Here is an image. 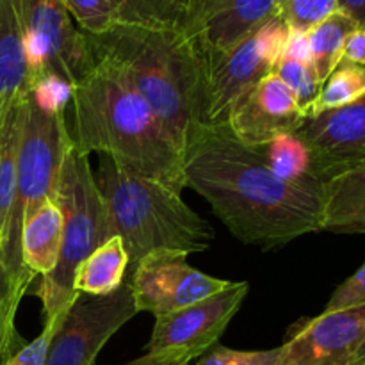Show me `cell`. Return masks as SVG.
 I'll list each match as a JSON object with an SVG mask.
<instances>
[{"instance_id": "obj_10", "label": "cell", "mask_w": 365, "mask_h": 365, "mask_svg": "<svg viewBox=\"0 0 365 365\" xmlns=\"http://www.w3.org/2000/svg\"><path fill=\"white\" fill-rule=\"evenodd\" d=\"M135 314L128 280L113 294H78L53 330L45 365H95L103 346Z\"/></svg>"}, {"instance_id": "obj_18", "label": "cell", "mask_w": 365, "mask_h": 365, "mask_svg": "<svg viewBox=\"0 0 365 365\" xmlns=\"http://www.w3.org/2000/svg\"><path fill=\"white\" fill-rule=\"evenodd\" d=\"M63 212L56 198H48L24 221L21 260L32 277H46L53 271L63 246Z\"/></svg>"}, {"instance_id": "obj_17", "label": "cell", "mask_w": 365, "mask_h": 365, "mask_svg": "<svg viewBox=\"0 0 365 365\" xmlns=\"http://www.w3.org/2000/svg\"><path fill=\"white\" fill-rule=\"evenodd\" d=\"M321 230L365 234V160L324 182Z\"/></svg>"}, {"instance_id": "obj_25", "label": "cell", "mask_w": 365, "mask_h": 365, "mask_svg": "<svg viewBox=\"0 0 365 365\" xmlns=\"http://www.w3.org/2000/svg\"><path fill=\"white\" fill-rule=\"evenodd\" d=\"M274 73L280 75L282 81L287 84V88L291 89V93L294 95L298 106L302 107L303 113L309 118L314 102H316L317 96H319L321 86H323V82L317 78V73L316 70H314L312 63L296 59V57L284 52L280 56V59H278Z\"/></svg>"}, {"instance_id": "obj_36", "label": "cell", "mask_w": 365, "mask_h": 365, "mask_svg": "<svg viewBox=\"0 0 365 365\" xmlns=\"http://www.w3.org/2000/svg\"><path fill=\"white\" fill-rule=\"evenodd\" d=\"M351 365H365V327L362 331V337H360L359 348H356L355 356H353Z\"/></svg>"}, {"instance_id": "obj_30", "label": "cell", "mask_w": 365, "mask_h": 365, "mask_svg": "<svg viewBox=\"0 0 365 365\" xmlns=\"http://www.w3.org/2000/svg\"><path fill=\"white\" fill-rule=\"evenodd\" d=\"M20 303H6L0 305V365H6L7 360L25 344L18 335L14 319Z\"/></svg>"}, {"instance_id": "obj_11", "label": "cell", "mask_w": 365, "mask_h": 365, "mask_svg": "<svg viewBox=\"0 0 365 365\" xmlns=\"http://www.w3.org/2000/svg\"><path fill=\"white\" fill-rule=\"evenodd\" d=\"M130 287L135 310L153 317L177 312L223 291L230 282L202 273L187 262V253L157 250L132 267Z\"/></svg>"}, {"instance_id": "obj_4", "label": "cell", "mask_w": 365, "mask_h": 365, "mask_svg": "<svg viewBox=\"0 0 365 365\" xmlns=\"http://www.w3.org/2000/svg\"><path fill=\"white\" fill-rule=\"evenodd\" d=\"M95 180L114 235L123 242L132 267L157 250L191 255L207 252L212 245L210 225L177 189L127 173L107 155H100Z\"/></svg>"}, {"instance_id": "obj_33", "label": "cell", "mask_w": 365, "mask_h": 365, "mask_svg": "<svg viewBox=\"0 0 365 365\" xmlns=\"http://www.w3.org/2000/svg\"><path fill=\"white\" fill-rule=\"evenodd\" d=\"M339 11L348 14L360 29H365V0H339Z\"/></svg>"}, {"instance_id": "obj_31", "label": "cell", "mask_w": 365, "mask_h": 365, "mask_svg": "<svg viewBox=\"0 0 365 365\" xmlns=\"http://www.w3.org/2000/svg\"><path fill=\"white\" fill-rule=\"evenodd\" d=\"M56 324H45L41 334L29 344H24L6 365H45L46 353H48L50 339H52Z\"/></svg>"}, {"instance_id": "obj_15", "label": "cell", "mask_w": 365, "mask_h": 365, "mask_svg": "<svg viewBox=\"0 0 365 365\" xmlns=\"http://www.w3.org/2000/svg\"><path fill=\"white\" fill-rule=\"evenodd\" d=\"M305 120L291 89L273 71L239 100L225 125L242 145L260 148L284 132H296Z\"/></svg>"}, {"instance_id": "obj_8", "label": "cell", "mask_w": 365, "mask_h": 365, "mask_svg": "<svg viewBox=\"0 0 365 365\" xmlns=\"http://www.w3.org/2000/svg\"><path fill=\"white\" fill-rule=\"evenodd\" d=\"M32 86L56 77L73 88L93 68L84 32L63 0H16Z\"/></svg>"}, {"instance_id": "obj_21", "label": "cell", "mask_w": 365, "mask_h": 365, "mask_svg": "<svg viewBox=\"0 0 365 365\" xmlns=\"http://www.w3.org/2000/svg\"><path fill=\"white\" fill-rule=\"evenodd\" d=\"M259 153L277 177L294 185H323L309 146L296 132H284L260 146Z\"/></svg>"}, {"instance_id": "obj_22", "label": "cell", "mask_w": 365, "mask_h": 365, "mask_svg": "<svg viewBox=\"0 0 365 365\" xmlns=\"http://www.w3.org/2000/svg\"><path fill=\"white\" fill-rule=\"evenodd\" d=\"M360 29L348 14L335 11L334 14L307 32L312 66L321 82L327 81L339 66L344 52V43L353 31Z\"/></svg>"}, {"instance_id": "obj_14", "label": "cell", "mask_w": 365, "mask_h": 365, "mask_svg": "<svg viewBox=\"0 0 365 365\" xmlns=\"http://www.w3.org/2000/svg\"><path fill=\"white\" fill-rule=\"evenodd\" d=\"M280 0H189L184 31L205 61L221 56L278 13Z\"/></svg>"}, {"instance_id": "obj_16", "label": "cell", "mask_w": 365, "mask_h": 365, "mask_svg": "<svg viewBox=\"0 0 365 365\" xmlns=\"http://www.w3.org/2000/svg\"><path fill=\"white\" fill-rule=\"evenodd\" d=\"M31 91V89H29ZM29 91L9 95L0 100V260L16 294H27L31 282L24 280L16 269L11 245V228L16 205L18 152H20L21 125Z\"/></svg>"}, {"instance_id": "obj_37", "label": "cell", "mask_w": 365, "mask_h": 365, "mask_svg": "<svg viewBox=\"0 0 365 365\" xmlns=\"http://www.w3.org/2000/svg\"><path fill=\"white\" fill-rule=\"evenodd\" d=\"M0 2H2V0H0Z\"/></svg>"}, {"instance_id": "obj_24", "label": "cell", "mask_w": 365, "mask_h": 365, "mask_svg": "<svg viewBox=\"0 0 365 365\" xmlns=\"http://www.w3.org/2000/svg\"><path fill=\"white\" fill-rule=\"evenodd\" d=\"M189 0H118L121 21L146 27L185 29Z\"/></svg>"}, {"instance_id": "obj_9", "label": "cell", "mask_w": 365, "mask_h": 365, "mask_svg": "<svg viewBox=\"0 0 365 365\" xmlns=\"http://www.w3.org/2000/svg\"><path fill=\"white\" fill-rule=\"evenodd\" d=\"M248 282H230L198 303L155 317L146 353L191 364L217 344L248 296Z\"/></svg>"}, {"instance_id": "obj_32", "label": "cell", "mask_w": 365, "mask_h": 365, "mask_svg": "<svg viewBox=\"0 0 365 365\" xmlns=\"http://www.w3.org/2000/svg\"><path fill=\"white\" fill-rule=\"evenodd\" d=\"M342 61L365 66V29H356L348 36L344 43Z\"/></svg>"}, {"instance_id": "obj_28", "label": "cell", "mask_w": 365, "mask_h": 365, "mask_svg": "<svg viewBox=\"0 0 365 365\" xmlns=\"http://www.w3.org/2000/svg\"><path fill=\"white\" fill-rule=\"evenodd\" d=\"M280 364V348L266 351H241L225 346H214L207 351L196 365H278Z\"/></svg>"}, {"instance_id": "obj_6", "label": "cell", "mask_w": 365, "mask_h": 365, "mask_svg": "<svg viewBox=\"0 0 365 365\" xmlns=\"http://www.w3.org/2000/svg\"><path fill=\"white\" fill-rule=\"evenodd\" d=\"M71 143L73 139L68 130L66 110L41 106L29 91L18 152V187L11 245L18 273L31 284L34 277L25 269L21 260V228L24 221L45 200L56 198L61 166Z\"/></svg>"}, {"instance_id": "obj_1", "label": "cell", "mask_w": 365, "mask_h": 365, "mask_svg": "<svg viewBox=\"0 0 365 365\" xmlns=\"http://www.w3.org/2000/svg\"><path fill=\"white\" fill-rule=\"evenodd\" d=\"M184 180L245 245L277 248L321 230L323 185H294L227 125H203L184 150Z\"/></svg>"}, {"instance_id": "obj_7", "label": "cell", "mask_w": 365, "mask_h": 365, "mask_svg": "<svg viewBox=\"0 0 365 365\" xmlns=\"http://www.w3.org/2000/svg\"><path fill=\"white\" fill-rule=\"evenodd\" d=\"M287 24L280 13L264 21L230 50L205 61L203 125H225L232 109L262 78L273 73L287 43Z\"/></svg>"}, {"instance_id": "obj_26", "label": "cell", "mask_w": 365, "mask_h": 365, "mask_svg": "<svg viewBox=\"0 0 365 365\" xmlns=\"http://www.w3.org/2000/svg\"><path fill=\"white\" fill-rule=\"evenodd\" d=\"M75 24L86 34H100L121 21L118 0H63Z\"/></svg>"}, {"instance_id": "obj_29", "label": "cell", "mask_w": 365, "mask_h": 365, "mask_svg": "<svg viewBox=\"0 0 365 365\" xmlns=\"http://www.w3.org/2000/svg\"><path fill=\"white\" fill-rule=\"evenodd\" d=\"M360 305H365V262L355 274H351L344 284L335 289L323 312H337Z\"/></svg>"}, {"instance_id": "obj_3", "label": "cell", "mask_w": 365, "mask_h": 365, "mask_svg": "<svg viewBox=\"0 0 365 365\" xmlns=\"http://www.w3.org/2000/svg\"><path fill=\"white\" fill-rule=\"evenodd\" d=\"M93 59L121 71L141 95L182 155L203 127L205 57L182 29L118 21L100 34H86Z\"/></svg>"}, {"instance_id": "obj_23", "label": "cell", "mask_w": 365, "mask_h": 365, "mask_svg": "<svg viewBox=\"0 0 365 365\" xmlns=\"http://www.w3.org/2000/svg\"><path fill=\"white\" fill-rule=\"evenodd\" d=\"M365 95V66L341 61L323 82L317 100L314 102L310 116L349 106ZM309 116V118H310Z\"/></svg>"}, {"instance_id": "obj_12", "label": "cell", "mask_w": 365, "mask_h": 365, "mask_svg": "<svg viewBox=\"0 0 365 365\" xmlns=\"http://www.w3.org/2000/svg\"><path fill=\"white\" fill-rule=\"evenodd\" d=\"M365 327V305L294 324L280 346L278 365H351Z\"/></svg>"}, {"instance_id": "obj_13", "label": "cell", "mask_w": 365, "mask_h": 365, "mask_svg": "<svg viewBox=\"0 0 365 365\" xmlns=\"http://www.w3.org/2000/svg\"><path fill=\"white\" fill-rule=\"evenodd\" d=\"M296 134L305 141L323 182L365 160V95L349 106L310 116Z\"/></svg>"}, {"instance_id": "obj_19", "label": "cell", "mask_w": 365, "mask_h": 365, "mask_svg": "<svg viewBox=\"0 0 365 365\" xmlns=\"http://www.w3.org/2000/svg\"><path fill=\"white\" fill-rule=\"evenodd\" d=\"M32 88L16 0L0 2V100Z\"/></svg>"}, {"instance_id": "obj_35", "label": "cell", "mask_w": 365, "mask_h": 365, "mask_svg": "<svg viewBox=\"0 0 365 365\" xmlns=\"http://www.w3.org/2000/svg\"><path fill=\"white\" fill-rule=\"evenodd\" d=\"M125 365H187V364L178 362V360L166 359V356L150 355V353H146V355L139 356V359L132 360V362H128V364H125Z\"/></svg>"}, {"instance_id": "obj_34", "label": "cell", "mask_w": 365, "mask_h": 365, "mask_svg": "<svg viewBox=\"0 0 365 365\" xmlns=\"http://www.w3.org/2000/svg\"><path fill=\"white\" fill-rule=\"evenodd\" d=\"M24 296L16 294L11 284L9 277H7L6 269L2 266V260H0V305H6V303H20Z\"/></svg>"}, {"instance_id": "obj_27", "label": "cell", "mask_w": 365, "mask_h": 365, "mask_svg": "<svg viewBox=\"0 0 365 365\" xmlns=\"http://www.w3.org/2000/svg\"><path fill=\"white\" fill-rule=\"evenodd\" d=\"M339 11V0H280L278 13L287 24L289 31L307 34L330 14Z\"/></svg>"}, {"instance_id": "obj_2", "label": "cell", "mask_w": 365, "mask_h": 365, "mask_svg": "<svg viewBox=\"0 0 365 365\" xmlns=\"http://www.w3.org/2000/svg\"><path fill=\"white\" fill-rule=\"evenodd\" d=\"M73 139L82 153L107 155L127 173L185 189L184 157L148 103L106 61L71 88Z\"/></svg>"}, {"instance_id": "obj_20", "label": "cell", "mask_w": 365, "mask_h": 365, "mask_svg": "<svg viewBox=\"0 0 365 365\" xmlns=\"http://www.w3.org/2000/svg\"><path fill=\"white\" fill-rule=\"evenodd\" d=\"M128 267L127 250L121 239L113 235L78 266L73 280L75 291L88 296L113 294L127 282Z\"/></svg>"}, {"instance_id": "obj_5", "label": "cell", "mask_w": 365, "mask_h": 365, "mask_svg": "<svg viewBox=\"0 0 365 365\" xmlns=\"http://www.w3.org/2000/svg\"><path fill=\"white\" fill-rule=\"evenodd\" d=\"M56 202L63 212V246L53 271L41 277L36 296L41 299L45 324H59L77 299L73 287L78 266L114 235L106 203L95 180L89 155L71 143L61 166Z\"/></svg>"}]
</instances>
